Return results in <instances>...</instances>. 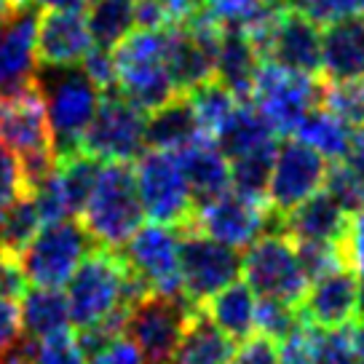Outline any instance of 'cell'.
Listing matches in <instances>:
<instances>
[{
  "instance_id": "cb8c5ba5",
  "label": "cell",
  "mask_w": 364,
  "mask_h": 364,
  "mask_svg": "<svg viewBox=\"0 0 364 364\" xmlns=\"http://www.w3.org/2000/svg\"><path fill=\"white\" fill-rule=\"evenodd\" d=\"M260 68V57L255 51L247 33L236 24H223V38L215 59V78L223 80L228 89L239 97L241 102L250 100L252 80Z\"/></svg>"
},
{
  "instance_id": "e575fe53",
  "label": "cell",
  "mask_w": 364,
  "mask_h": 364,
  "mask_svg": "<svg viewBox=\"0 0 364 364\" xmlns=\"http://www.w3.org/2000/svg\"><path fill=\"white\" fill-rule=\"evenodd\" d=\"M324 191L335 198L346 215L364 209V180L346 164V161H332L324 180Z\"/></svg>"
},
{
  "instance_id": "e0dca14e",
  "label": "cell",
  "mask_w": 364,
  "mask_h": 364,
  "mask_svg": "<svg viewBox=\"0 0 364 364\" xmlns=\"http://www.w3.org/2000/svg\"><path fill=\"white\" fill-rule=\"evenodd\" d=\"M300 316L318 330H341L359 316V279L346 265L311 279L300 297Z\"/></svg>"
},
{
  "instance_id": "ee69618b",
  "label": "cell",
  "mask_w": 364,
  "mask_h": 364,
  "mask_svg": "<svg viewBox=\"0 0 364 364\" xmlns=\"http://www.w3.org/2000/svg\"><path fill=\"white\" fill-rule=\"evenodd\" d=\"M19 335H22L19 308H16V303L0 300V356L11 348Z\"/></svg>"
},
{
  "instance_id": "ac0fdd59",
  "label": "cell",
  "mask_w": 364,
  "mask_h": 364,
  "mask_svg": "<svg viewBox=\"0 0 364 364\" xmlns=\"http://www.w3.org/2000/svg\"><path fill=\"white\" fill-rule=\"evenodd\" d=\"M91 46L94 38L86 11L41 9L35 30V54L41 68H78Z\"/></svg>"
},
{
  "instance_id": "7bdbcfd3",
  "label": "cell",
  "mask_w": 364,
  "mask_h": 364,
  "mask_svg": "<svg viewBox=\"0 0 364 364\" xmlns=\"http://www.w3.org/2000/svg\"><path fill=\"white\" fill-rule=\"evenodd\" d=\"M262 11V0H206V14L220 24H247Z\"/></svg>"
},
{
  "instance_id": "8d00e7d4",
  "label": "cell",
  "mask_w": 364,
  "mask_h": 364,
  "mask_svg": "<svg viewBox=\"0 0 364 364\" xmlns=\"http://www.w3.org/2000/svg\"><path fill=\"white\" fill-rule=\"evenodd\" d=\"M341 257L343 265L359 279V287H364V209L348 215L341 239Z\"/></svg>"
},
{
  "instance_id": "b9f144b4",
  "label": "cell",
  "mask_w": 364,
  "mask_h": 364,
  "mask_svg": "<svg viewBox=\"0 0 364 364\" xmlns=\"http://www.w3.org/2000/svg\"><path fill=\"white\" fill-rule=\"evenodd\" d=\"M228 364H279V343L260 332H252L250 338L241 341L239 348H233Z\"/></svg>"
},
{
  "instance_id": "d590c367",
  "label": "cell",
  "mask_w": 364,
  "mask_h": 364,
  "mask_svg": "<svg viewBox=\"0 0 364 364\" xmlns=\"http://www.w3.org/2000/svg\"><path fill=\"white\" fill-rule=\"evenodd\" d=\"M289 9L306 14L316 24L364 16V0H289Z\"/></svg>"
},
{
  "instance_id": "f35d334b",
  "label": "cell",
  "mask_w": 364,
  "mask_h": 364,
  "mask_svg": "<svg viewBox=\"0 0 364 364\" xmlns=\"http://www.w3.org/2000/svg\"><path fill=\"white\" fill-rule=\"evenodd\" d=\"M27 193V182L19 159L0 142V206L11 204Z\"/></svg>"
},
{
  "instance_id": "484cf974",
  "label": "cell",
  "mask_w": 364,
  "mask_h": 364,
  "mask_svg": "<svg viewBox=\"0 0 364 364\" xmlns=\"http://www.w3.org/2000/svg\"><path fill=\"white\" fill-rule=\"evenodd\" d=\"M204 314L215 321L220 330L233 341H244L255 332V308L257 295L250 289L247 282H230L220 292L206 300Z\"/></svg>"
},
{
  "instance_id": "74e56055",
  "label": "cell",
  "mask_w": 364,
  "mask_h": 364,
  "mask_svg": "<svg viewBox=\"0 0 364 364\" xmlns=\"http://www.w3.org/2000/svg\"><path fill=\"white\" fill-rule=\"evenodd\" d=\"M27 273L22 268V260L16 252L0 250V300L19 303L27 292Z\"/></svg>"
},
{
  "instance_id": "8992f818",
  "label": "cell",
  "mask_w": 364,
  "mask_h": 364,
  "mask_svg": "<svg viewBox=\"0 0 364 364\" xmlns=\"http://www.w3.org/2000/svg\"><path fill=\"white\" fill-rule=\"evenodd\" d=\"M148 113L126 100L121 91H102L97 113L80 136L78 150L102 164H129L148 148L145 142Z\"/></svg>"
},
{
  "instance_id": "4316f807",
  "label": "cell",
  "mask_w": 364,
  "mask_h": 364,
  "mask_svg": "<svg viewBox=\"0 0 364 364\" xmlns=\"http://www.w3.org/2000/svg\"><path fill=\"white\" fill-rule=\"evenodd\" d=\"M24 338H41L54 330L70 327L68 297L54 287H33L16 303Z\"/></svg>"
},
{
  "instance_id": "60d3db41",
  "label": "cell",
  "mask_w": 364,
  "mask_h": 364,
  "mask_svg": "<svg viewBox=\"0 0 364 364\" xmlns=\"http://www.w3.org/2000/svg\"><path fill=\"white\" fill-rule=\"evenodd\" d=\"M86 364H148L142 351L136 348V343L129 335H118L113 341H107L105 346H100L97 351L89 353Z\"/></svg>"
},
{
  "instance_id": "681fc988",
  "label": "cell",
  "mask_w": 364,
  "mask_h": 364,
  "mask_svg": "<svg viewBox=\"0 0 364 364\" xmlns=\"http://www.w3.org/2000/svg\"><path fill=\"white\" fill-rule=\"evenodd\" d=\"M134 3H136V0H134Z\"/></svg>"
},
{
  "instance_id": "83f0119b",
  "label": "cell",
  "mask_w": 364,
  "mask_h": 364,
  "mask_svg": "<svg viewBox=\"0 0 364 364\" xmlns=\"http://www.w3.org/2000/svg\"><path fill=\"white\" fill-rule=\"evenodd\" d=\"M353 132H356V126L321 105L314 113L306 115V121L295 129V136L311 145L316 153H321L327 161H343L351 148Z\"/></svg>"
},
{
  "instance_id": "836d02e7",
  "label": "cell",
  "mask_w": 364,
  "mask_h": 364,
  "mask_svg": "<svg viewBox=\"0 0 364 364\" xmlns=\"http://www.w3.org/2000/svg\"><path fill=\"white\" fill-rule=\"evenodd\" d=\"M321 105L335 115L346 118L348 124H364V78L353 80H324V97Z\"/></svg>"
},
{
  "instance_id": "f546056e",
  "label": "cell",
  "mask_w": 364,
  "mask_h": 364,
  "mask_svg": "<svg viewBox=\"0 0 364 364\" xmlns=\"http://www.w3.org/2000/svg\"><path fill=\"white\" fill-rule=\"evenodd\" d=\"M86 22H89L94 46L113 48L124 35L136 27L134 0H89Z\"/></svg>"
},
{
  "instance_id": "4fadbf2b",
  "label": "cell",
  "mask_w": 364,
  "mask_h": 364,
  "mask_svg": "<svg viewBox=\"0 0 364 364\" xmlns=\"http://www.w3.org/2000/svg\"><path fill=\"white\" fill-rule=\"evenodd\" d=\"M330 161L306 145L303 139H282L276 145L268 174L265 198L276 215H287L289 209L303 204L306 198L318 193L327 180Z\"/></svg>"
},
{
  "instance_id": "1f68e13d",
  "label": "cell",
  "mask_w": 364,
  "mask_h": 364,
  "mask_svg": "<svg viewBox=\"0 0 364 364\" xmlns=\"http://www.w3.org/2000/svg\"><path fill=\"white\" fill-rule=\"evenodd\" d=\"M30 356L33 364H86L89 356L78 341V332L70 327L54 330L41 338H30Z\"/></svg>"
},
{
  "instance_id": "9c48e42d",
  "label": "cell",
  "mask_w": 364,
  "mask_h": 364,
  "mask_svg": "<svg viewBox=\"0 0 364 364\" xmlns=\"http://www.w3.org/2000/svg\"><path fill=\"white\" fill-rule=\"evenodd\" d=\"M134 180L145 217L169 228L191 225L196 201L174 153L156 148L142 150L134 166Z\"/></svg>"
},
{
  "instance_id": "5b68a950",
  "label": "cell",
  "mask_w": 364,
  "mask_h": 364,
  "mask_svg": "<svg viewBox=\"0 0 364 364\" xmlns=\"http://www.w3.org/2000/svg\"><path fill=\"white\" fill-rule=\"evenodd\" d=\"M35 83L46 102L57 159L75 153L86 126L97 113L102 89L80 70V65L78 68H43Z\"/></svg>"
},
{
  "instance_id": "f6af8a7d",
  "label": "cell",
  "mask_w": 364,
  "mask_h": 364,
  "mask_svg": "<svg viewBox=\"0 0 364 364\" xmlns=\"http://www.w3.org/2000/svg\"><path fill=\"white\" fill-rule=\"evenodd\" d=\"M346 164L351 166L359 177L364 180V126H356V132H353V139H351V148L346 153Z\"/></svg>"
},
{
  "instance_id": "c3c4849f",
  "label": "cell",
  "mask_w": 364,
  "mask_h": 364,
  "mask_svg": "<svg viewBox=\"0 0 364 364\" xmlns=\"http://www.w3.org/2000/svg\"><path fill=\"white\" fill-rule=\"evenodd\" d=\"M14 3H16V0H0V16H3V14L9 11V9H11Z\"/></svg>"
},
{
  "instance_id": "f1b7e54d",
  "label": "cell",
  "mask_w": 364,
  "mask_h": 364,
  "mask_svg": "<svg viewBox=\"0 0 364 364\" xmlns=\"http://www.w3.org/2000/svg\"><path fill=\"white\" fill-rule=\"evenodd\" d=\"M185 97H188V102L193 107L196 121L201 126V134H204L206 139H212V142H215V136L220 134V129L228 124V118L233 115L236 105L241 102L239 97L228 89L223 80H217V78H209V80H204V83H198V86L188 91Z\"/></svg>"
},
{
  "instance_id": "8fae6325",
  "label": "cell",
  "mask_w": 364,
  "mask_h": 364,
  "mask_svg": "<svg viewBox=\"0 0 364 364\" xmlns=\"http://www.w3.org/2000/svg\"><path fill=\"white\" fill-rule=\"evenodd\" d=\"M279 225H282V215H276L268 201L228 191L206 204L196 206V215L188 228H196L198 233L220 244H228L233 250H244L262 233L279 230Z\"/></svg>"
},
{
  "instance_id": "ffe728a7",
  "label": "cell",
  "mask_w": 364,
  "mask_h": 364,
  "mask_svg": "<svg viewBox=\"0 0 364 364\" xmlns=\"http://www.w3.org/2000/svg\"><path fill=\"white\" fill-rule=\"evenodd\" d=\"M321 75L332 83L364 78V16L324 24V30H321Z\"/></svg>"
},
{
  "instance_id": "ab89813d",
  "label": "cell",
  "mask_w": 364,
  "mask_h": 364,
  "mask_svg": "<svg viewBox=\"0 0 364 364\" xmlns=\"http://www.w3.org/2000/svg\"><path fill=\"white\" fill-rule=\"evenodd\" d=\"M316 364H359V359L353 356L351 332H348V327H341V330H321Z\"/></svg>"
},
{
  "instance_id": "bcb514c9",
  "label": "cell",
  "mask_w": 364,
  "mask_h": 364,
  "mask_svg": "<svg viewBox=\"0 0 364 364\" xmlns=\"http://www.w3.org/2000/svg\"><path fill=\"white\" fill-rule=\"evenodd\" d=\"M41 9H65V11H86L89 0H35Z\"/></svg>"
},
{
  "instance_id": "d6986e66",
  "label": "cell",
  "mask_w": 364,
  "mask_h": 364,
  "mask_svg": "<svg viewBox=\"0 0 364 364\" xmlns=\"http://www.w3.org/2000/svg\"><path fill=\"white\" fill-rule=\"evenodd\" d=\"M346 223H348V215L321 188L318 193L306 198L303 204H297L295 209H289L287 215H282V225L279 228L295 244H308V241L341 244Z\"/></svg>"
},
{
  "instance_id": "2e32d148",
  "label": "cell",
  "mask_w": 364,
  "mask_h": 364,
  "mask_svg": "<svg viewBox=\"0 0 364 364\" xmlns=\"http://www.w3.org/2000/svg\"><path fill=\"white\" fill-rule=\"evenodd\" d=\"M38 16H41V6L35 0H16L0 16V97L35 86Z\"/></svg>"
},
{
  "instance_id": "30bf717a",
  "label": "cell",
  "mask_w": 364,
  "mask_h": 364,
  "mask_svg": "<svg viewBox=\"0 0 364 364\" xmlns=\"http://www.w3.org/2000/svg\"><path fill=\"white\" fill-rule=\"evenodd\" d=\"M244 282L257 297H273L284 303H300L308 276L300 265L295 241L284 230H268L252 241L241 255Z\"/></svg>"
},
{
  "instance_id": "52a82bcc",
  "label": "cell",
  "mask_w": 364,
  "mask_h": 364,
  "mask_svg": "<svg viewBox=\"0 0 364 364\" xmlns=\"http://www.w3.org/2000/svg\"><path fill=\"white\" fill-rule=\"evenodd\" d=\"M321 97L324 80L318 75H303L271 62H260L252 80L250 102L260 107V113L279 134H295L306 115L321 107Z\"/></svg>"
},
{
  "instance_id": "7dc6e473",
  "label": "cell",
  "mask_w": 364,
  "mask_h": 364,
  "mask_svg": "<svg viewBox=\"0 0 364 364\" xmlns=\"http://www.w3.org/2000/svg\"><path fill=\"white\" fill-rule=\"evenodd\" d=\"M351 332V348H353V356L359 359V364H364V316H362V321L353 327V330H348Z\"/></svg>"
},
{
  "instance_id": "9a60e30c",
  "label": "cell",
  "mask_w": 364,
  "mask_h": 364,
  "mask_svg": "<svg viewBox=\"0 0 364 364\" xmlns=\"http://www.w3.org/2000/svg\"><path fill=\"white\" fill-rule=\"evenodd\" d=\"M193 306L185 297L153 295L148 292L129 308L126 335L136 343L148 364H166L180 341L185 321Z\"/></svg>"
},
{
  "instance_id": "7a4b0ae2",
  "label": "cell",
  "mask_w": 364,
  "mask_h": 364,
  "mask_svg": "<svg viewBox=\"0 0 364 364\" xmlns=\"http://www.w3.org/2000/svg\"><path fill=\"white\" fill-rule=\"evenodd\" d=\"M115 89L145 113L180 97L169 70V30L136 27L113 46Z\"/></svg>"
},
{
  "instance_id": "277c9868",
  "label": "cell",
  "mask_w": 364,
  "mask_h": 364,
  "mask_svg": "<svg viewBox=\"0 0 364 364\" xmlns=\"http://www.w3.org/2000/svg\"><path fill=\"white\" fill-rule=\"evenodd\" d=\"M0 142L22 164L27 193L54 169L57 150L38 83L0 97Z\"/></svg>"
},
{
  "instance_id": "5bb4252c",
  "label": "cell",
  "mask_w": 364,
  "mask_h": 364,
  "mask_svg": "<svg viewBox=\"0 0 364 364\" xmlns=\"http://www.w3.org/2000/svg\"><path fill=\"white\" fill-rule=\"evenodd\" d=\"M124 247V260L129 271L142 282L148 292L182 297L180 228L159 225V223L139 225Z\"/></svg>"
},
{
  "instance_id": "44dd1931",
  "label": "cell",
  "mask_w": 364,
  "mask_h": 364,
  "mask_svg": "<svg viewBox=\"0 0 364 364\" xmlns=\"http://www.w3.org/2000/svg\"><path fill=\"white\" fill-rule=\"evenodd\" d=\"M174 156H177L185 182L193 193L196 206L230 191V164H228L225 153L217 148V142L198 139L193 145L177 150Z\"/></svg>"
},
{
  "instance_id": "7402d4cb",
  "label": "cell",
  "mask_w": 364,
  "mask_h": 364,
  "mask_svg": "<svg viewBox=\"0 0 364 364\" xmlns=\"http://www.w3.org/2000/svg\"><path fill=\"white\" fill-rule=\"evenodd\" d=\"M236 343L204 314V308H193L185 321L180 341L166 364H228Z\"/></svg>"
},
{
  "instance_id": "3957f363",
  "label": "cell",
  "mask_w": 364,
  "mask_h": 364,
  "mask_svg": "<svg viewBox=\"0 0 364 364\" xmlns=\"http://www.w3.org/2000/svg\"><path fill=\"white\" fill-rule=\"evenodd\" d=\"M145 209L136 193L134 169L129 164H105L80 209V225L94 244L121 250L142 225Z\"/></svg>"
},
{
  "instance_id": "d6a6232c",
  "label": "cell",
  "mask_w": 364,
  "mask_h": 364,
  "mask_svg": "<svg viewBox=\"0 0 364 364\" xmlns=\"http://www.w3.org/2000/svg\"><path fill=\"white\" fill-rule=\"evenodd\" d=\"M303 321L300 308L295 303H284V300H273V297H257V308H255V330L271 338V341H284L289 332L295 330Z\"/></svg>"
},
{
  "instance_id": "603a6c76",
  "label": "cell",
  "mask_w": 364,
  "mask_h": 364,
  "mask_svg": "<svg viewBox=\"0 0 364 364\" xmlns=\"http://www.w3.org/2000/svg\"><path fill=\"white\" fill-rule=\"evenodd\" d=\"M279 132L273 124L260 113V107L250 100L236 105L233 115L228 118V124L220 129L215 136L217 148L225 153V159H239L247 153H257V150H268L279 145Z\"/></svg>"
},
{
  "instance_id": "f907efd6",
  "label": "cell",
  "mask_w": 364,
  "mask_h": 364,
  "mask_svg": "<svg viewBox=\"0 0 364 364\" xmlns=\"http://www.w3.org/2000/svg\"><path fill=\"white\" fill-rule=\"evenodd\" d=\"M362 126H364V124H362Z\"/></svg>"
},
{
  "instance_id": "4dcf8cb0",
  "label": "cell",
  "mask_w": 364,
  "mask_h": 364,
  "mask_svg": "<svg viewBox=\"0 0 364 364\" xmlns=\"http://www.w3.org/2000/svg\"><path fill=\"white\" fill-rule=\"evenodd\" d=\"M43 220L38 215L33 196L24 193L11 204L0 206V250L22 255V250L33 241Z\"/></svg>"
},
{
  "instance_id": "ba28073f",
  "label": "cell",
  "mask_w": 364,
  "mask_h": 364,
  "mask_svg": "<svg viewBox=\"0 0 364 364\" xmlns=\"http://www.w3.org/2000/svg\"><path fill=\"white\" fill-rule=\"evenodd\" d=\"M94 239L75 217L43 223L33 241L19 255L27 282L35 287H62L70 282L83 257L91 252Z\"/></svg>"
},
{
  "instance_id": "6da1fadb",
  "label": "cell",
  "mask_w": 364,
  "mask_h": 364,
  "mask_svg": "<svg viewBox=\"0 0 364 364\" xmlns=\"http://www.w3.org/2000/svg\"><path fill=\"white\" fill-rule=\"evenodd\" d=\"M65 287L70 321L78 330L94 327L115 314H129L139 297L148 295L142 282L129 271L124 255L100 244L91 247Z\"/></svg>"
},
{
  "instance_id": "7c38bea8",
  "label": "cell",
  "mask_w": 364,
  "mask_h": 364,
  "mask_svg": "<svg viewBox=\"0 0 364 364\" xmlns=\"http://www.w3.org/2000/svg\"><path fill=\"white\" fill-rule=\"evenodd\" d=\"M241 273L239 250L198 233L196 228L180 230V279L182 297L201 308L223 287L236 282Z\"/></svg>"
},
{
  "instance_id": "d4e9b609",
  "label": "cell",
  "mask_w": 364,
  "mask_h": 364,
  "mask_svg": "<svg viewBox=\"0 0 364 364\" xmlns=\"http://www.w3.org/2000/svg\"><path fill=\"white\" fill-rule=\"evenodd\" d=\"M198 139H206V136L201 134V126L196 121L193 107H191L185 94L174 97L164 107L148 113V126H145L148 148L177 153V150L198 142Z\"/></svg>"
}]
</instances>
